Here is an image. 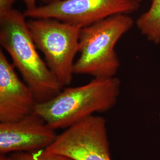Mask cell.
<instances>
[{"label":"cell","mask_w":160,"mask_h":160,"mask_svg":"<svg viewBox=\"0 0 160 160\" xmlns=\"http://www.w3.org/2000/svg\"><path fill=\"white\" fill-rule=\"evenodd\" d=\"M136 25L150 42L160 43V0H152L148 10L138 18Z\"/></svg>","instance_id":"cell-9"},{"label":"cell","mask_w":160,"mask_h":160,"mask_svg":"<svg viewBox=\"0 0 160 160\" xmlns=\"http://www.w3.org/2000/svg\"><path fill=\"white\" fill-rule=\"evenodd\" d=\"M55 131L34 112L20 120L0 122V154L46 149L57 139Z\"/></svg>","instance_id":"cell-7"},{"label":"cell","mask_w":160,"mask_h":160,"mask_svg":"<svg viewBox=\"0 0 160 160\" xmlns=\"http://www.w3.org/2000/svg\"><path fill=\"white\" fill-rule=\"evenodd\" d=\"M139 0H60L26 9L30 18H52L83 28L108 17L138 10Z\"/></svg>","instance_id":"cell-5"},{"label":"cell","mask_w":160,"mask_h":160,"mask_svg":"<svg viewBox=\"0 0 160 160\" xmlns=\"http://www.w3.org/2000/svg\"><path fill=\"white\" fill-rule=\"evenodd\" d=\"M36 102L29 86L20 79L13 64L0 50V122L20 120L34 112Z\"/></svg>","instance_id":"cell-8"},{"label":"cell","mask_w":160,"mask_h":160,"mask_svg":"<svg viewBox=\"0 0 160 160\" xmlns=\"http://www.w3.org/2000/svg\"><path fill=\"white\" fill-rule=\"evenodd\" d=\"M37 48L62 87L69 86L74 74V59L78 53L81 28L52 18L28 21Z\"/></svg>","instance_id":"cell-4"},{"label":"cell","mask_w":160,"mask_h":160,"mask_svg":"<svg viewBox=\"0 0 160 160\" xmlns=\"http://www.w3.org/2000/svg\"><path fill=\"white\" fill-rule=\"evenodd\" d=\"M26 6V9H32L36 7L37 0H22Z\"/></svg>","instance_id":"cell-12"},{"label":"cell","mask_w":160,"mask_h":160,"mask_svg":"<svg viewBox=\"0 0 160 160\" xmlns=\"http://www.w3.org/2000/svg\"><path fill=\"white\" fill-rule=\"evenodd\" d=\"M0 160H10L8 155L5 154H0Z\"/></svg>","instance_id":"cell-13"},{"label":"cell","mask_w":160,"mask_h":160,"mask_svg":"<svg viewBox=\"0 0 160 160\" xmlns=\"http://www.w3.org/2000/svg\"><path fill=\"white\" fill-rule=\"evenodd\" d=\"M8 157L10 160H73L65 156L49 152L45 149L31 152L12 153Z\"/></svg>","instance_id":"cell-10"},{"label":"cell","mask_w":160,"mask_h":160,"mask_svg":"<svg viewBox=\"0 0 160 160\" xmlns=\"http://www.w3.org/2000/svg\"><path fill=\"white\" fill-rule=\"evenodd\" d=\"M120 81L114 77L93 78L82 86L63 88L57 96L37 103L34 113L55 130L66 129L93 115L112 109L120 94Z\"/></svg>","instance_id":"cell-2"},{"label":"cell","mask_w":160,"mask_h":160,"mask_svg":"<svg viewBox=\"0 0 160 160\" xmlns=\"http://www.w3.org/2000/svg\"><path fill=\"white\" fill-rule=\"evenodd\" d=\"M14 1L15 0H0V16L12 10Z\"/></svg>","instance_id":"cell-11"},{"label":"cell","mask_w":160,"mask_h":160,"mask_svg":"<svg viewBox=\"0 0 160 160\" xmlns=\"http://www.w3.org/2000/svg\"><path fill=\"white\" fill-rule=\"evenodd\" d=\"M133 24L129 15L118 14L82 28L80 57L75 62L74 74L87 75L94 78L116 77L120 64L115 46Z\"/></svg>","instance_id":"cell-3"},{"label":"cell","mask_w":160,"mask_h":160,"mask_svg":"<svg viewBox=\"0 0 160 160\" xmlns=\"http://www.w3.org/2000/svg\"><path fill=\"white\" fill-rule=\"evenodd\" d=\"M45 4H48V3H50V2H55V1H60V0H43Z\"/></svg>","instance_id":"cell-14"},{"label":"cell","mask_w":160,"mask_h":160,"mask_svg":"<svg viewBox=\"0 0 160 160\" xmlns=\"http://www.w3.org/2000/svg\"><path fill=\"white\" fill-rule=\"evenodd\" d=\"M139 1H140L141 2H142V1H143V0H139Z\"/></svg>","instance_id":"cell-15"},{"label":"cell","mask_w":160,"mask_h":160,"mask_svg":"<svg viewBox=\"0 0 160 160\" xmlns=\"http://www.w3.org/2000/svg\"><path fill=\"white\" fill-rule=\"evenodd\" d=\"M45 149L73 160H112L106 121L100 116L92 115L66 129Z\"/></svg>","instance_id":"cell-6"},{"label":"cell","mask_w":160,"mask_h":160,"mask_svg":"<svg viewBox=\"0 0 160 160\" xmlns=\"http://www.w3.org/2000/svg\"><path fill=\"white\" fill-rule=\"evenodd\" d=\"M24 12L12 8L0 16V45L33 92L36 103L50 100L63 87L40 57Z\"/></svg>","instance_id":"cell-1"},{"label":"cell","mask_w":160,"mask_h":160,"mask_svg":"<svg viewBox=\"0 0 160 160\" xmlns=\"http://www.w3.org/2000/svg\"></svg>","instance_id":"cell-16"}]
</instances>
